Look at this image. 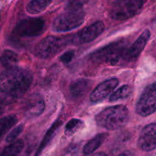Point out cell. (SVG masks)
Here are the masks:
<instances>
[{
	"mask_svg": "<svg viewBox=\"0 0 156 156\" xmlns=\"http://www.w3.org/2000/svg\"><path fill=\"white\" fill-rule=\"evenodd\" d=\"M156 90L155 83L148 85L142 93L136 104V111L141 117H148L155 112Z\"/></svg>",
	"mask_w": 156,
	"mask_h": 156,
	"instance_id": "ba28073f",
	"label": "cell"
},
{
	"mask_svg": "<svg viewBox=\"0 0 156 156\" xmlns=\"http://www.w3.org/2000/svg\"><path fill=\"white\" fill-rule=\"evenodd\" d=\"M45 21L40 18H27L17 24L13 30V34L17 37H33L44 32Z\"/></svg>",
	"mask_w": 156,
	"mask_h": 156,
	"instance_id": "52a82bcc",
	"label": "cell"
},
{
	"mask_svg": "<svg viewBox=\"0 0 156 156\" xmlns=\"http://www.w3.org/2000/svg\"><path fill=\"white\" fill-rule=\"evenodd\" d=\"M156 125L155 123L148 124L142 129L138 140L139 148L144 152L155 150L156 148L155 138Z\"/></svg>",
	"mask_w": 156,
	"mask_h": 156,
	"instance_id": "30bf717a",
	"label": "cell"
},
{
	"mask_svg": "<svg viewBox=\"0 0 156 156\" xmlns=\"http://www.w3.org/2000/svg\"><path fill=\"white\" fill-rule=\"evenodd\" d=\"M128 47L123 41L114 42L104 48L94 52L91 59L95 62H102L111 66H118L122 61H126V50Z\"/></svg>",
	"mask_w": 156,
	"mask_h": 156,
	"instance_id": "3957f363",
	"label": "cell"
},
{
	"mask_svg": "<svg viewBox=\"0 0 156 156\" xmlns=\"http://www.w3.org/2000/svg\"><path fill=\"white\" fill-rule=\"evenodd\" d=\"M150 36L151 33L148 29L144 30L141 34V35L136 40V41L133 44V45L126 50V61L134 60L140 56V54L143 51V49L145 48L146 44L149 41Z\"/></svg>",
	"mask_w": 156,
	"mask_h": 156,
	"instance_id": "4fadbf2b",
	"label": "cell"
},
{
	"mask_svg": "<svg viewBox=\"0 0 156 156\" xmlns=\"http://www.w3.org/2000/svg\"><path fill=\"white\" fill-rule=\"evenodd\" d=\"M18 122V117L14 114L5 116L0 119V140L15 126Z\"/></svg>",
	"mask_w": 156,
	"mask_h": 156,
	"instance_id": "e0dca14e",
	"label": "cell"
},
{
	"mask_svg": "<svg viewBox=\"0 0 156 156\" xmlns=\"http://www.w3.org/2000/svg\"><path fill=\"white\" fill-rule=\"evenodd\" d=\"M51 2V0H33L29 2L26 9L28 13L35 15L45 10Z\"/></svg>",
	"mask_w": 156,
	"mask_h": 156,
	"instance_id": "ac0fdd59",
	"label": "cell"
},
{
	"mask_svg": "<svg viewBox=\"0 0 156 156\" xmlns=\"http://www.w3.org/2000/svg\"><path fill=\"white\" fill-rule=\"evenodd\" d=\"M33 77L28 70L15 67L0 73V91L11 98H18L30 88Z\"/></svg>",
	"mask_w": 156,
	"mask_h": 156,
	"instance_id": "6da1fadb",
	"label": "cell"
},
{
	"mask_svg": "<svg viewBox=\"0 0 156 156\" xmlns=\"http://www.w3.org/2000/svg\"><path fill=\"white\" fill-rule=\"evenodd\" d=\"M3 111H4V103H3L2 100L0 98V115L2 114Z\"/></svg>",
	"mask_w": 156,
	"mask_h": 156,
	"instance_id": "4316f807",
	"label": "cell"
},
{
	"mask_svg": "<svg viewBox=\"0 0 156 156\" xmlns=\"http://www.w3.org/2000/svg\"><path fill=\"white\" fill-rule=\"evenodd\" d=\"M75 56V51L74 50H69V51L66 52L64 54H62L60 56V60L63 63H69L73 60V59Z\"/></svg>",
	"mask_w": 156,
	"mask_h": 156,
	"instance_id": "d4e9b609",
	"label": "cell"
},
{
	"mask_svg": "<svg viewBox=\"0 0 156 156\" xmlns=\"http://www.w3.org/2000/svg\"><path fill=\"white\" fill-rule=\"evenodd\" d=\"M84 127V122L79 119H72L65 126V134L67 136H71Z\"/></svg>",
	"mask_w": 156,
	"mask_h": 156,
	"instance_id": "7402d4cb",
	"label": "cell"
},
{
	"mask_svg": "<svg viewBox=\"0 0 156 156\" xmlns=\"http://www.w3.org/2000/svg\"><path fill=\"white\" fill-rule=\"evenodd\" d=\"M91 88V82L88 79H79L70 85L69 91L72 97L79 98L85 95Z\"/></svg>",
	"mask_w": 156,
	"mask_h": 156,
	"instance_id": "5bb4252c",
	"label": "cell"
},
{
	"mask_svg": "<svg viewBox=\"0 0 156 156\" xmlns=\"http://www.w3.org/2000/svg\"><path fill=\"white\" fill-rule=\"evenodd\" d=\"M145 1L143 0H127L114 3L111 11L112 19L125 21L140 13L143 9Z\"/></svg>",
	"mask_w": 156,
	"mask_h": 156,
	"instance_id": "5b68a950",
	"label": "cell"
},
{
	"mask_svg": "<svg viewBox=\"0 0 156 156\" xmlns=\"http://www.w3.org/2000/svg\"><path fill=\"white\" fill-rule=\"evenodd\" d=\"M45 109L44 99L39 94H31L24 103L23 111L29 120H34L42 114Z\"/></svg>",
	"mask_w": 156,
	"mask_h": 156,
	"instance_id": "9c48e42d",
	"label": "cell"
},
{
	"mask_svg": "<svg viewBox=\"0 0 156 156\" xmlns=\"http://www.w3.org/2000/svg\"><path fill=\"white\" fill-rule=\"evenodd\" d=\"M23 125H18L16 127L14 128L12 131L9 133V135L6 137V142L9 143H12L15 142V140L18 137V136L21 134V133L23 130Z\"/></svg>",
	"mask_w": 156,
	"mask_h": 156,
	"instance_id": "603a6c76",
	"label": "cell"
},
{
	"mask_svg": "<svg viewBox=\"0 0 156 156\" xmlns=\"http://www.w3.org/2000/svg\"><path fill=\"white\" fill-rule=\"evenodd\" d=\"M105 30V24L101 21H96L79 31L77 40L80 43H88L95 40Z\"/></svg>",
	"mask_w": 156,
	"mask_h": 156,
	"instance_id": "7c38bea8",
	"label": "cell"
},
{
	"mask_svg": "<svg viewBox=\"0 0 156 156\" xmlns=\"http://www.w3.org/2000/svg\"><path fill=\"white\" fill-rule=\"evenodd\" d=\"M108 137L107 133H99L97 136L91 139L85 145L83 148V153L85 155H90L95 152L96 149L99 148V146L105 142Z\"/></svg>",
	"mask_w": 156,
	"mask_h": 156,
	"instance_id": "9a60e30c",
	"label": "cell"
},
{
	"mask_svg": "<svg viewBox=\"0 0 156 156\" xmlns=\"http://www.w3.org/2000/svg\"><path fill=\"white\" fill-rule=\"evenodd\" d=\"M89 156H107L106 154L104 153V152H98V153L92 154V155H90Z\"/></svg>",
	"mask_w": 156,
	"mask_h": 156,
	"instance_id": "83f0119b",
	"label": "cell"
},
{
	"mask_svg": "<svg viewBox=\"0 0 156 156\" xmlns=\"http://www.w3.org/2000/svg\"><path fill=\"white\" fill-rule=\"evenodd\" d=\"M119 81L117 79H110L99 84L91 92L90 99L92 102H98L108 97L118 85Z\"/></svg>",
	"mask_w": 156,
	"mask_h": 156,
	"instance_id": "8fae6325",
	"label": "cell"
},
{
	"mask_svg": "<svg viewBox=\"0 0 156 156\" xmlns=\"http://www.w3.org/2000/svg\"><path fill=\"white\" fill-rule=\"evenodd\" d=\"M79 146L77 144H72L66 149L62 156H79Z\"/></svg>",
	"mask_w": 156,
	"mask_h": 156,
	"instance_id": "cb8c5ba5",
	"label": "cell"
},
{
	"mask_svg": "<svg viewBox=\"0 0 156 156\" xmlns=\"http://www.w3.org/2000/svg\"><path fill=\"white\" fill-rule=\"evenodd\" d=\"M0 62L6 69L15 68L18 62V56L12 50H5L0 56Z\"/></svg>",
	"mask_w": 156,
	"mask_h": 156,
	"instance_id": "2e32d148",
	"label": "cell"
},
{
	"mask_svg": "<svg viewBox=\"0 0 156 156\" xmlns=\"http://www.w3.org/2000/svg\"><path fill=\"white\" fill-rule=\"evenodd\" d=\"M129 120V111L124 105H116L106 108L96 116V123L108 130L123 128Z\"/></svg>",
	"mask_w": 156,
	"mask_h": 156,
	"instance_id": "7a4b0ae2",
	"label": "cell"
},
{
	"mask_svg": "<svg viewBox=\"0 0 156 156\" xmlns=\"http://www.w3.org/2000/svg\"><path fill=\"white\" fill-rule=\"evenodd\" d=\"M85 14L82 9H66L58 15L53 22L52 28L56 32H66L79 27L85 21Z\"/></svg>",
	"mask_w": 156,
	"mask_h": 156,
	"instance_id": "277c9868",
	"label": "cell"
},
{
	"mask_svg": "<svg viewBox=\"0 0 156 156\" xmlns=\"http://www.w3.org/2000/svg\"><path fill=\"white\" fill-rule=\"evenodd\" d=\"M61 125H62V121L58 120H56V121L54 123V124L50 128V129L47 131V134H46V136H44V140H43L42 141V143H41V146H40L39 149H38L37 152V154L35 156H39L40 153L42 152V150L44 149V147H45L49 143H50V141L52 140V138H53L54 136L56 135V132H57L58 129H59Z\"/></svg>",
	"mask_w": 156,
	"mask_h": 156,
	"instance_id": "d6986e66",
	"label": "cell"
},
{
	"mask_svg": "<svg viewBox=\"0 0 156 156\" xmlns=\"http://www.w3.org/2000/svg\"><path fill=\"white\" fill-rule=\"evenodd\" d=\"M67 43H69L67 38L48 36L37 44L34 53L40 59H49L56 55Z\"/></svg>",
	"mask_w": 156,
	"mask_h": 156,
	"instance_id": "8992f818",
	"label": "cell"
},
{
	"mask_svg": "<svg viewBox=\"0 0 156 156\" xmlns=\"http://www.w3.org/2000/svg\"><path fill=\"white\" fill-rule=\"evenodd\" d=\"M132 94V88L128 85H124L114 91L110 98V101L115 102L127 98Z\"/></svg>",
	"mask_w": 156,
	"mask_h": 156,
	"instance_id": "44dd1931",
	"label": "cell"
},
{
	"mask_svg": "<svg viewBox=\"0 0 156 156\" xmlns=\"http://www.w3.org/2000/svg\"><path fill=\"white\" fill-rule=\"evenodd\" d=\"M118 156H133V154L132 152L127 150V151H124L123 152H122V153L120 154Z\"/></svg>",
	"mask_w": 156,
	"mask_h": 156,
	"instance_id": "484cf974",
	"label": "cell"
},
{
	"mask_svg": "<svg viewBox=\"0 0 156 156\" xmlns=\"http://www.w3.org/2000/svg\"><path fill=\"white\" fill-rule=\"evenodd\" d=\"M24 148V142L18 140L5 148L0 156H18Z\"/></svg>",
	"mask_w": 156,
	"mask_h": 156,
	"instance_id": "ffe728a7",
	"label": "cell"
}]
</instances>
